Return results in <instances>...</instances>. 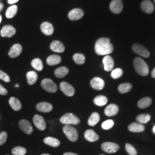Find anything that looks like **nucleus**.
I'll use <instances>...</instances> for the list:
<instances>
[{
  "label": "nucleus",
  "mask_w": 155,
  "mask_h": 155,
  "mask_svg": "<svg viewBox=\"0 0 155 155\" xmlns=\"http://www.w3.org/2000/svg\"><path fill=\"white\" fill-rule=\"evenodd\" d=\"M95 51L98 55H108L113 51V45L108 38H101L98 39L95 44Z\"/></svg>",
  "instance_id": "1"
},
{
  "label": "nucleus",
  "mask_w": 155,
  "mask_h": 155,
  "mask_svg": "<svg viewBox=\"0 0 155 155\" xmlns=\"http://www.w3.org/2000/svg\"><path fill=\"white\" fill-rule=\"evenodd\" d=\"M133 64L134 68L136 72L139 74L140 75L145 77L147 76L149 74V67L144 61L141 58L137 57L134 59Z\"/></svg>",
  "instance_id": "2"
},
{
  "label": "nucleus",
  "mask_w": 155,
  "mask_h": 155,
  "mask_svg": "<svg viewBox=\"0 0 155 155\" xmlns=\"http://www.w3.org/2000/svg\"><path fill=\"white\" fill-rule=\"evenodd\" d=\"M63 131L67 139L71 141H76L78 139V133L77 129L70 125H65L63 127Z\"/></svg>",
  "instance_id": "3"
},
{
  "label": "nucleus",
  "mask_w": 155,
  "mask_h": 155,
  "mask_svg": "<svg viewBox=\"0 0 155 155\" xmlns=\"http://www.w3.org/2000/svg\"><path fill=\"white\" fill-rule=\"evenodd\" d=\"M60 121L65 125H78L80 123V120L72 113H67L61 117Z\"/></svg>",
  "instance_id": "4"
},
{
  "label": "nucleus",
  "mask_w": 155,
  "mask_h": 155,
  "mask_svg": "<svg viewBox=\"0 0 155 155\" xmlns=\"http://www.w3.org/2000/svg\"><path fill=\"white\" fill-rule=\"evenodd\" d=\"M41 85L43 89L49 93H55L58 90L57 86L55 82L50 79H44L41 82Z\"/></svg>",
  "instance_id": "5"
},
{
  "label": "nucleus",
  "mask_w": 155,
  "mask_h": 155,
  "mask_svg": "<svg viewBox=\"0 0 155 155\" xmlns=\"http://www.w3.org/2000/svg\"><path fill=\"white\" fill-rule=\"evenodd\" d=\"M101 148L104 152L113 153H116L120 149V146L114 143L111 142H105L101 145Z\"/></svg>",
  "instance_id": "6"
},
{
  "label": "nucleus",
  "mask_w": 155,
  "mask_h": 155,
  "mask_svg": "<svg viewBox=\"0 0 155 155\" xmlns=\"http://www.w3.org/2000/svg\"><path fill=\"white\" fill-rule=\"evenodd\" d=\"M132 50L133 51L140 56H141L144 58H149L150 53L149 51L146 48H145L143 45H140L138 43L134 44L132 45Z\"/></svg>",
  "instance_id": "7"
},
{
  "label": "nucleus",
  "mask_w": 155,
  "mask_h": 155,
  "mask_svg": "<svg viewBox=\"0 0 155 155\" xmlns=\"http://www.w3.org/2000/svg\"><path fill=\"white\" fill-rule=\"evenodd\" d=\"M109 7L113 13L115 14L120 13L122 11L124 7L122 0H112Z\"/></svg>",
  "instance_id": "8"
},
{
  "label": "nucleus",
  "mask_w": 155,
  "mask_h": 155,
  "mask_svg": "<svg viewBox=\"0 0 155 155\" xmlns=\"http://www.w3.org/2000/svg\"><path fill=\"white\" fill-rule=\"evenodd\" d=\"M61 91L68 97H72L75 94V89L73 86L66 82H62L60 84Z\"/></svg>",
  "instance_id": "9"
},
{
  "label": "nucleus",
  "mask_w": 155,
  "mask_h": 155,
  "mask_svg": "<svg viewBox=\"0 0 155 155\" xmlns=\"http://www.w3.org/2000/svg\"><path fill=\"white\" fill-rule=\"evenodd\" d=\"M16 32V29L12 25H5L1 31V35L3 38H11Z\"/></svg>",
  "instance_id": "10"
},
{
  "label": "nucleus",
  "mask_w": 155,
  "mask_h": 155,
  "mask_svg": "<svg viewBox=\"0 0 155 155\" xmlns=\"http://www.w3.org/2000/svg\"><path fill=\"white\" fill-rule=\"evenodd\" d=\"M19 127L24 132L27 134H31L33 132V127L31 123L26 120H21L18 123Z\"/></svg>",
  "instance_id": "11"
},
{
  "label": "nucleus",
  "mask_w": 155,
  "mask_h": 155,
  "mask_svg": "<svg viewBox=\"0 0 155 155\" xmlns=\"http://www.w3.org/2000/svg\"><path fill=\"white\" fill-rule=\"evenodd\" d=\"M90 86L95 90H101L105 87V82L100 78H94L90 81Z\"/></svg>",
  "instance_id": "12"
},
{
  "label": "nucleus",
  "mask_w": 155,
  "mask_h": 155,
  "mask_svg": "<svg viewBox=\"0 0 155 155\" xmlns=\"http://www.w3.org/2000/svg\"><path fill=\"white\" fill-rule=\"evenodd\" d=\"M33 121L35 125L38 129L40 130H45L46 128V124L43 117L36 114L33 117Z\"/></svg>",
  "instance_id": "13"
},
{
  "label": "nucleus",
  "mask_w": 155,
  "mask_h": 155,
  "mask_svg": "<svg viewBox=\"0 0 155 155\" xmlns=\"http://www.w3.org/2000/svg\"><path fill=\"white\" fill-rule=\"evenodd\" d=\"M84 15L83 11L79 8H75L69 12L68 16L71 20H78L82 18Z\"/></svg>",
  "instance_id": "14"
},
{
  "label": "nucleus",
  "mask_w": 155,
  "mask_h": 155,
  "mask_svg": "<svg viewBox=\"0 0 155 155\" xmlns=\"http://www.w3.org/2000/svg\"><path fill=\"white\" fill-rule=\"evenodd\" d=\"M102 62L104 66V70L106 71H110L113 69L114 66V62L110 56H105L103 58Z\"/></svg>",
  "instance_id": "15"
},
{
  "label": "nucleus",
  "mask_w": 155,
  "mask_h": 155,
  "mask_svg": "<svg viewBox=\"0 0 155 155\" xmlns=\"http://www.w3.org/2000/svg\"><path fill=\"white\" fill-rule=\"evenodd\" d=\"M40 29L41 32L47 36L51 35L54 31L52 24L48 22H43L40 25Z\"/></svg>",
  "instance_id": "16"
},
{
  "label": "nucleus",
  "mask_w": 155,
  "mask_h": 155,
  "mask_svg": "<svg viewBox=\"0 0 155 155\" xmlns=\"http://www.w3.org/2000/svg\"><path fill=\"white\" fill-rule=\"evenodd\" d=\"M119 111L118 106L116 104H110L105 109L104 113L106 116L112 117L116 116Z\"/></svg>",
  "instance_id": "17"
},
{
  "label": "nucleus",
  "mask_w": 155,
  "mask_h": 155,
  "mask_svg": "<svg viewBox=\"0 0 155 155\" xmlns=\"http://www.w3.org/2000/svg\"><path fill=\"white\" fill-rule=\"evenodd\" d=\"M22 50V46L21 45L15 44L12 47L8 54L12 58H15L21 54Z\"/></svg>",
  "instance_id": "18"
},
{
  "label": "nucleus",
  "mask_w": 155,
  "mask_h": 155,
  "mask_svg": "<svg viewBox=\"0 0 155 155\" xmlns=\"http://www.w3.org/2000/svg\"><path fill=\"white\" fill-rule=\"evenodd\" d=\"M50 48L54 52L58 53H62L65 50V47L63 44H62V43L58 40L53 41L51 43L50 45Z\"/></svg>",
  "instance_id": "19"
},
{
  "label": "nucleus",
  "mask_w": 155,
  "mask_h": 155,
  "mask_svg": "<svg viewBox=\"0 0 155 155\" xmlns=\"http://www.w3.org/2000/svg\"><path fill=\"white\" fill-rule=\"evenodd\" d=\"M142 10L147 13H152L154 11V6L150 0H144L141 4Z\"/></svg>",
  "instance_id": "20"
},
{
  "label": "nucleus",
  "mask_w": 155,
  "mask_h": 155,
  "mask_svg": "<svg viewBox=\"0 0 155 155\" xmlns=\"http://www.w3.org/2000/svg\"><path fill=\"white\" fill-rule=\"evenodd\" d=\"M36 109L40 112L49 113L52 110L53 106L48 102H40L36 105Z\"/></svg>",
  "instance_id": "21"
},
{
  "label": "nucleus",
  "mask_w": 155,
  "mask_h": 155,
  "mask_svg": "<svg viewBox=\"0 0 155 155\" xmlns=\"http://www.w3.org/2000/svg\"><path fill=\"white\" fill-rule=\"evenodd\" d=\"M84 138L90 142H95L99 139V136L93 129L87 130L84 134Z\"/></svg>",
  "instance_id": "22"
},
{
  "label": "nucleus",
  "mask_w": 155,
  "mask_h": 155,
  "mask_svg": "<svg viewBox=\"0 0 155 155\" xmlns=\"http://www.w3.org/2000/svg\"><path fill=\"white\" fill-rule=\"evenodd\" d=\"M127 127L129 131L134 133L142 132L145 130V127L144 125L139 122H133L130 124Z\"/></svg>",
  "instance_id": "23"
},
{
  "label": "nucleus",
  "mask_w": 155,
  "mask_h": 155,
  "mask_svg": "<svg viewBox=\"0 0 155 155\" xmlns=\"http://www.w3.org/2000/svg\"><path fill=\"white\" fill-rule=\"evenodd\" d=\"M61 61V57L58 55H50L47 59V63L50 66H55Z\"/></svg>",
  "instance_id": "24"
},
{
  "label": "nucleus",
  "mask_w": 155,
  "mask_h": 155,
  "mask_svg": "<svg viewBox=\"0 0 155 155\" xmlns=\"http://www.w3.org/2000/svg\"><path fill=\"white\" fill-rule=\"evenodd\" d=\"M9 105L15 111L20 110L22 108L21 102L15 97H11L9 100Z\"/></svg>",
  "instance_id": "25"
},
{
  "label": "nucleus",
  "mask_w": 155,
  "mask_h": 155,
  "mask_svg": "<svg viewBox=\"0 0 155 155\" xmlns=\"http://www.w3.org/2000/svg\"><path fill=\"white\" fill-rule=\"evenodd\" d=\"M44 143L47 145H48L51 147H58L60 145V141L57 139H55L54 137H45L44 140H43Z\"/></svg>",
  "instance_id": "26"
},
{
  "label": "nucleus",
  "mask_w": 155,
  "mask_h": 155,
  "mask_svg": "<svg viewBox=\"0 0 155 155\" xmlns=\"http://www.w3.org/2000/svg\"><path fill=\"white\" fill-rule=\"evenodd\" d=\"M69 72V70L66 67H61L55 70L54 74L57 78H61L66 77Z\"/></svg>",
  "instance_id": "27"
},
{
  "label": "nucleus",
  "mask_w": 155,
  "mask_h": 155,
  "mask_svg": "<svg viewBox=\"0 0 155 155\" xmlns=\"http://www.w3.org/2000/svg\"><path fill=\"white\" fill-rule=\"evenodd\" d=\"M100 116L99 114L97 112H94L91 114L88 120V124L91 127H94L100 121Z\"/></svg>",
  "instance_id": "28"
},
{
  "label": "nucleus",
  "mask_w": 155,
  "mask_h": 155,
  "mask_svg": "<svg viewBox=\"0 0 155 155\" xmlns=\"http://www.w3.org/2000/svg\"><path fill=\"white\" fill-rule=\"evenodd\" d=\"M152 104V100L150 97H144L139 100L137 106L140 109H145L150 106Z\"/></svg>",
  "instance_id": "29"
},
{
  "label": "nucleus",
  "mask_w": 155,
  "mask_h": 155,
  "mask_svg": "<svg viewBox=\"0 0 155 155\" xmlns=\"http://www.w3.org/2000/svg\"><path fill=\"white\" fill-rule=\"evenodd\" d=\"M38 74L37 73L33 71H29L27 74V82L29 85H33L36 82L38 79Z\"/></svg>",
  "instance_id": "30"
},
{
  "label": "nucleus",
  "mask_w": 155,
  "mask_h": 155,
  "mask_svg": "<svg viewBox=\"0 0 155 155\" xmlns=\"http://www.w3.org/2000/svg\"><path fill=\"white\" fill-rule=\"evenodd\" d=\"M132 89V84L130 83H123L118 87V91L121 94H125L129 92Z\"/></svg>",
  "instance_id": "31"
},
{
  "label": "nucleus",
  "mask_w": 155,
  "mask_h": 155,
  "mask_svg": "<svg viewBox=\"0 0 155 155\" xmlns=\"http://www.w3.org/2000/svg\"><path fill=\"white\" fill-rule=\"evenodd\" d=\"M107 98L104 95H98L96 97L94 100V103L98 106H103L107 103Z\"/></svg>",
  "instance_id": "32"
},
{
  "label": "nucleus",
  "mask_w": 155,
  "mask_h": 155,
  "mask_svg": "<svg viewBox=\"0 0 155 155\" xmlns=\"http://www.w3.org/2000/svg\"><path fill=\"white\" fill-rule=\"evenodd\" d=\"M31 65L36 70L40 71L43 69V62L39 58L34 59L31 62Z\"/></svg>",
  "instance_id": "33"
},
{
  "label": "nucleus",
  "mask_w": 155,
  "mask_h": 155,
  "mask_svg": "<svg viewBox=\"0 0 155 155\" xmlns=\"http://www.w3.org/2000/svg\"><path fill=\"white\" fill-rule=\"evenodd\" d=\"M17 9H17V5H14L10 6L9 8H8V9L6 12V17L8 18H13L16 15Z\"/></svg>",
  "instance_id": "34"
},
{
  "label": "nucleus",
  "mask_w": 155,
  "mask_h": 155,
  "mask_svg": "<svg viewBox=\"0 0 155 155\" xmlns=\"http://www.w3.org/2000/svg\"><path fill=\"white\" fill-rule=\"evenodd\" d=\"M151 117L148 114H140L138 116L136 117V120L137 122L141 124H146L147 122H149L150 120Z\"/></svg>",
  "instance_id": "35"
},
{
  "label": "nucleus",
  "mask_w": 155,
  "mask_h": 155,
  "mask_svg": "<svg viewBox=\"0 0 155 155\" xmlns=\"http://www.w3.org/2000/svg\"><path fill=\"white\" fill-rule=\"evenodd\" d=\"M73 59L74 61L79 65L83 64L85 63V56L82 54H75L73 55Z\"/></svg>",
  "instance_id": "36"
},
{
  "label": "nucleus",
  "mask_w": 155,
  "mask_h": 155,
  "mask_svg": "<svg viewBox=\"0 0 155 155\" xmlns=\"http://www.w3.org/2000/svg\"><path fill=\"white\" fill-rule=\"evenodd\" d=\"M12 153L14 155H25L27 153V150L21 147H16L12 150Z\"/></svg>",
  "instance_id": "37"
},
{
  "label": "nucleus",
  "mask_w": 155,
  "mask_h": 155,
  "mask_svg": "<svg viewBox=\"0 0 155 155\" xmlns=\"http://www.w3.org/2000/svg\"><path fill=\"white\" fill-rule=\"evenodd\" d=\"M123 75V71L121 68H117L114 70H113L111 72V77L113 79H118L121 77Z\"/></svg>",
  "instance_id": "38"
},
{
  "label": "nucleus",
  "mask_w": 155,
  "mask_h": 155,
  "mask_svg": "<svg viewBox=\"0 0 155 155\" xmlns=\"http://www.w3.org/2000/svg\"><path fill=\"white\" fill-rule=\"evenodd\" d=\"M125 149L127 153L129 155H137V150H136L135 148L131 144L129 143L125 144Z\"/></svg>",
  "instance_id": "39"
},
{
  "label": "nucleus",
  "mask_w": 155,
  "mask_h": 155,
  "mask_svg": "<svg viewBox=\"0 0 155 155\" xmlns=\"http://www.w3.org/2000/svg\"><path fill=\"white\" fill-rule=\"evenodd\" d=\"M114 122L112 120H107L102 124V128L104 130H109L113 127Z\"/></svg>",
  "instance_id": "40"
},
{
  "label": "nucleus",
  "mask_w": 155,
  "mask_h": 155,
  "mask_svg": "<svg viewBox=\"0 0 155 155\" xmlns=\"http://www.w3.org/2000/svg\"><path fill=\"white\" fill-rule=\"evenodd\" d=\"M0 79L4 81L5 82H9L11 81V79L9 77V75L7 74H6L5 72L1 71V70H0Z\"/></svg>",
  "instance_id": "41"
},
{
  "label": "nucleus",
  "mask_w": 155,
  "mask_h": 155,
  "mask_svg": "<svg viewBox=\"0 0 155 155\" xmlns=\"http://www.w3.org/2000/svg\"><path fill=\"white\" fill-rule=\"evenodd\" d=\"M8 134L6 132H2L0 133V145H2L5 144L7 140Z\"/></svg>",
  "instance_id": "42"
},
{
  "label": "nucleus",
  "mask_w": 155,
  "mask_h": 155,
  "mask_svg": "<svg viewBox=\"0 0 155 155\" xmlns=\"http://www.w3.org/2000/svg\"><path fill=\"white\" fill-rule=\"evenodd\" d=\"M7 94H8L7 90L5 87H4L1 84H0V95H5Z\"/></svg>",
  "instance_id": "43"
},
{
  "label": "nucleus",
  "mask_w": 155,
  "mask_h": 155,
  "mask_svg": "<svg viewBox=\"0 0 155 155\" xmlns=\"http://www.w3.org/2000/svg\"><path fill=\"white\" fill-rule=\"evenodd\" d=\"M19 0H8V2L9 4H13L16 3L17 2H18Z\"/></svg>",
  "instance_id": "44"
},
{
  "label": "nucleus",
  "mask_w": 155,
  "mask_h": 155,
  "mask_svg": "<svg viewBox=\"0 0 155 155\" xmlns=\"http://www.w3.org/2000/svg\"><path fill=\"white\" fill-rule=\"evenodd\" d=\"M63 155H78L76 153H71V152H66V153H64Z\"/></svg>",
  "instance_id": "45"
},
{
  "label": "nucleus",
  "mask_w": 155,
  "mask_h": 155,
  "mask_svg": "<svg viewBox=\"0 0 155 155\" xmlns=\"http://www.w3.org/2000/svg\"><path fill=\"white\" fill-rule=\"evenodd\" d=\"M152 77L153 78H155V68L153 70V71L152 72Z\"/></svg>",
  "instance_id": "46"
},
{
  "label": "nucleus",
  "mask_w": 155,
  "mask_h": 155,
  "mask_svg": "<svg viewBox=\"0 0 155 155\" xmlns=\"http://www.w3.org/2000/svg\"><path fill=\"white\" fill-rule=\"evenodd\" d=\"M3 4L2 3H0V12L1 11V10L3 9Z\"/></svg>",
  "instance_id": "47"
},
{
  "label": "nucleus",
  "mask_w": 155,
  "mask_h": 155,
  "mask_svg": "<svg viewBox=\"0 0 155 155\" xmlns=\"http://www.w3.org/2000/svg\"><path fill=\"white\" fill-rule=\"evenodd\" d=\"M152 132H153V133H154L155 134V125L153 127V129H152Z\"/></svg>",
  "instance_id": "48"
},
{
  "label": "nucleus",
  "mask_w": 155,
  "mask_h": 155,
  "mask_svg": "<svg viewBox=\"0 0 155 155\" xmlns=\"http://www.w3.org/2000/svg\"><path fill=\"white\" fill-rule=\"evenodd\" d=\"M1 21H2V16L0 15V23L1 22Z\"/></svg>",
  "instance_id": "49"
},
{
  "label": "nucleus",
  "mask_w": 155,
  "mask_h": 155,
  "mask_svg": "<svg viewBox=\"0 0 155 155\" xmlns=\"http://www.w3.org/2000/svg\"><path fill=\"white\" fill-rule=\"evenodd\" d=\"M41 155H50V154H48V153H45V154H42Z\"/></svg>",
  "instance_id": "50"
},
{
  "label": "nucleus",
  "mask_w": 155,
  "mask_h": 155,
  "mask_svg": "<svg viewBox=\"0 0 155 155\" xmlns=\"http://www.w3.org/2000/svg\"><path fill=\"white\" fill-rule=\"evenodd\" d=\"M16 87H18V85H16Z\"/></svg>",
  "instance_id": "51"
},
{
  "label": "nucleus",
  "mask_w": 155,
  "mask_h": 155,
  "mask_svg": "<svg viewBox=\"0 0 155 155\" xmlns=\"http://www.w3.org/2000/svg\"><path fill=\"white\" fill-rule=\"evenodd\" d=\"M154 1H155V0H154Z\"/></svg>",
  "instance_id": "52"
},
{
  "label": "nucleus",
  "mask_w": 155,
  "mask_h": 155,
  "mask_svg": "<svg viewBox=\"0 0 155 155\" xmlns=\"http://www.w3.org/2000/svg\"></svg>",
  "instance_id": "53"
}]
</instances>
